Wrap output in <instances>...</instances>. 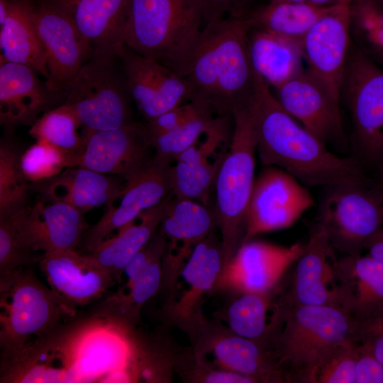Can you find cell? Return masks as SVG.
Segmentation results:
<instances>
[{
	"instance_id": "38",
	"label": "cell",
	"mask_w": 383,
	"mask_h": 383,
	"mask_svg": "<svg viewBox=\"0 0 383 383\" xmlns=\"http://www.w3.org/2000/svg\"><path fill=\"white\" fill-rule=\"evenodd\" d=\"M217 116L211 109H206L178 128L149 138L157 160L174 163L184 151L194 145L204 135Z\"/></svg>"
},
{
	"instance_id": "31",
	"label": "cell",
	"mask_w": 383,
	"mask_h": 383,
	"mask_svg": "<svg viewBox=\"0 0 383 383\" xmlns=\"http://www.w3.org/2000/svg\"><path fill=\"white\" fill-rule=\"evenodd\" d=\"M173 196L172 192L155 206L143 212L140 222L134 221L122 228L111 238L99 244L89 255L120 284L123 271L131 260L157 233L167 205Z\"/></svg>"
},
{
	"instance_id": "27",
	"label": "cell",
	"mask_w": 383,
	"mask_h": 383,
	"mask_svg": "<svg viewBox=\"0 0 383 383\" xmlns=\"http://www.w3.org/2000/svg\"><path fill=\"white\" fill-rule=\"evenodd\" d=\"M121 179L73 167L50 179L31 184V189L45 199L67 204L85 213L98 206L113 204L121 195L126 184Z\"/></svg>"
},
{
	"instance_id": "50",
	"label": "cell",
	"mask_w": 383,
	"mask_h": 383,
	"mask_svg": "<svg viewBox=\"0 0 383 383\" xmlns=\"http://www.w3.org/2000/svg\"><path fill=\"white\" fill-rule=\"evenodd\" d=\"M381 177L383 182V158L382 160V167H381Z\"/></svg>"
},
{
	"instance_id": "20",
	"label": "cell",
	"mask_w": 383,
	"mask_h": 383,
	"mask_svg": "<svg viewBox=\"0 0 383 383\" xmlns=\"http://www.w3.org/2000/svg\"><path fill=\"white\" fill-rule=\"evenodd\" d=\"M84 214L67 204L42 198L16 215L18 238L31 253L76 250L90 227Z\"/></svg>"
},
{
	"instance_id": "1",
	"label": "cell",
	"mask_w": 383,
	"mask_h": 383,
	"mask_svg": "<svg viewBox=\"0 0 383 383\" xmlns=\"http://www.w3.org/2000/svg\"><path fill=\"white\" fill-rule=\"evenodd\" d=\"M255 79L253 124L256 150L263 165L279 167L309 186L367 184L355 159L329 151L284 110L267 84L255 74Z\"/></svg>"
},
{
	"instance_id": "19",
	"label": "cell",
	"mask_w": 383,
	"mask_h": 383,
	"mask_svg": "<svg viewBox=\"0 0 383 383\" xmlns=\"http://www.w3.org/2000/svg\"><path fill=\"white\" fill-rule=\"evenodd\" d=\"M275 91L284 110L324 143L347 146L340 102L306 68Z\"/></svg>"
},
{
	"instance_id": "43",
	"label": "cell",
	"mask_w": 383,
	"mask_h": 383,
	"mask_svg": "<svg viewBox=\"0 0 383 383\" xmlns=\"http://www.w3.org/2000/svg\"><path fill=\"white\" fill-rule=\"evenodd\" d=\"M206 109H211L191 101L169 110L145 123L148 136L172 131Z\"/></svg>"
},
{
	"instance_id": "37",
	"label": "cell",
	"mask_w": 383,
	"mask_h": 383,
	"mask_svg": "<svg viewBox=\"0 0 383 383\" xmlns=\"http://www.w3.org/2000/svg\"><path fill=\"white\" fill-rule=\"evenodd\" d=\"M82 124L74 111L62 104L43 113L30 126L29 134L36 141L50 143L70 154H75L83 144L77 133Z\"/></svg>"
},
{
	"instance_id": "30",
	"label": "cell",
	"mask_w": 383,
	"mask_h": 383,
	"mask_svg": "<svg viewBox=\"0 0 383 383\" xmlns=\"http://www.w3.org/2000/svg\"><path fill=\"white\" fill-rule=\"evenodd\" d=\"M248 49L254 74L274 89L305 68L301 43L265 30L252 28Z\"/></svg>"
},
{
	"instance_id": "5",
	"label": "cell",
	"mask_w": 383,
	"mask_h": 383,
	"mask_svg": "<svg viewBox=\"0 0 383 383\" xmlns=\"http://www.w3.org/2000/svg\"><path fill=\"white\" fill-rule=\"evenodd\" d=\"M252 100L253 98L233 115L231 138L214 183L213 209L221 237L223 266L243 243L245 236L257 152Z\"/></svg>"
},
{
	"instance_id": "8",
	"label": "cell",
	"mask_w": 383,
	"mask_h": 383,
	"mask_svg": "<svg viewBox=\"0 0 383 383\" xmlns=\"http://www.w3.org/2000/svg\"><path fill=\"white\" fill-rule=\"evenodd\" d=\"M367 184L328 187L318 222L335 250L345 255L362 254L383 228V194Z\"/></svg>"
},
{
	"instance_id": "32",
	"label": "cell",
	"mask_w": 383,
	"mask_h": 383,
	"mask_svg": "<svg viewBox=\"0 0 383 383\" xmlns=\"http://www.w3.org/2000/svg\"><path fill=\"white\" fill-rule=\"evenodd\" d=\"M229 305L226 322L229 330L272 349L280 329L286 305L270 293H240Z\"/></svg>"
},
{
	"instance_id": "26",
	"label": "cell",
	"mask_w": 383,
	"mask_h": 383,
	"mask_svg": "<svg viewBox=\"0 0 383 383\" xmlns=\"http://www.w3.org/2000/svg\"><path fill=\"white\" fill-rule=\"evenodd\" d=\"M55 1L72 18L89 49L90 58L117 57L125 45L131 0Z\"/></svg>"
},
{
	"instance_id": "10",
	"label": "cell",
	"mask_w": 383,
	"mask_h": 383,
	"mask_svg": "<svg viewBox=\"0 0 383 383\" xmlns=\"http://www.w3.org/2000/svg\"><path fill=\"white\" fill-rule=\"evenodd\" d=\"M82 136V146L70 155L68 167H85L128 182L153 160L145 124L133 122L113 130H84Z\"/></svg>"
},
{
	"instance_id": "35",
	"label": "cell",
	"mask_w": 383,
	"mask_h": 383,
	"mask_svg": "<svg viewBox=\"0 0 383 383\" xmlns=\"http://www.w3.org/2000/svg\"><path fill=\"white\" fill-rule=\"evenodd\" d=\"M21 153L13 143L2 140L0 145V220L11 218L28 206L31 184L21 167Z\"/></svg>"
},
{
	"instance_id": "12",
	"label": "cell",
	"mask_w": 383,
	"mask_h": 383,
	"mask_svg": "<svg viewBox=\"0 0 383 383\" xmlns=\"http://www.w3.org/2000/svg\"><path fill=\"white\" fill-rule=\"evenodd\" d=\"M304 248L301 243L282 246L245 241L223 267L214 289L238 294L272 292Z\"/></svg>"
},
{
	"instance_id": "52",
	"label": "cell",
	"mask_w": 383,
	"mask_h": 383,
	"mask_svg": "<svg viewBox=\"0 0 383 383\" xmlns=\"http://www.w3.org/2000/svg\"><path fill=\"white\" fill-rule=\"evenodd\" d=\"M9 1H13V0H9Z\"/></svg>"
},
{
	"instance_id": "36",
	"label": "cell",
	"mask_w": 383,
	"mask_h": 383,
	"mask_svg": "<svg viewBox=\"0 0 383 383\" xmlns=\"http://www.w3.org/2000/svg\"><path fill=\"white\" fill-rule=\"evenodd\" d=\"M350 16L353 43L383 66V5L378 0H352Z\"/></svg>"
},
{
	"instance_id": "33",
	"label": "cell",
	"mask_w": 383,
	"mask_h": 383,
	"mask_svg": "<svg viewBox=\"0 0 383 383\" xmlns=\"http://www.w3.org/2000/svg\"><path fill=\"white\" fill-rule=\"evenodd\" d=\"M334 6L268 2L250 10L246 17L252 28L265 30L301 43L311 28Z\"/></svg>"
},
{
	"instance_id": "40",
	"label": "cell",
	"mask_w": 383,
	"mask_h": 383,
	"mask_svg": "<svg viewBox=\"0 0 383 383\" xmlns=\"http://www.w3.org/2000/svg\"><path fill=\"white\" fill-rule=\"evenodd\" d=\"M358 342L352 341L329 351L311 373L309 383H355Z\"/></svg>"
},
{
	"instance_id": "47",
	"label": "cell",
	"mask_w": 383,
	"mask_h": 383,
	"mask_svg": "<svg viewBox=\"0 0 383 383\" xmlns=\"http://www.w3.org/2000/svg\"><path fill=\"white\" fill-rule=\"evenodd\" d=\"M366 250L369 255L383 264V228L371 238Z\"/></svg>"
},
{
	"instance_id": "44",
	"label": "cell",
	"mask_w": 383,
	"mask_h": 383,
	"mask_svg": "<svg viewBox=\"0 0 383 383\" xmlns=\"http://www.w3.org/2000/svg\"><path fill=\"white\" fill-rule=\"evenodd\" d=\"M200 11L204 26L228 16L246 14L249 0H192Z\"/></svg>"
},
{
	"instance_id": "34",
	"label": "cell",
	"mask_w": 383,
	"mask_h": 383,
	"mask_svg": "<svg viewBox=\"0 0 383 383\" xmlns=\"http://www.w3.org/2000/svg\"><path fill=\"white\" fill-rule=\"evenodd\" d=\"M164 252L155 257L134 278L127 280L125 289L104 300L97 315L118 319L133 326L137 324L143 305L161 289Z\"/></svg>"
},
{
	"instance_id": "3",
	"label": "cell",
	"mask_w": 383,
	"mask_h": 383,
	"mask_svg": "<svg viewBox=\"0 0 383 383\" xmlns=\"http://www.w3.org/2000/svg\"><path fill=\"white\" fill-rule=\"evenodd\" d=\"M204 27L192 0H131L124 43L183 77Z\"/></svg>"
},
{
	"instance_id": "14",
	"label": "cell",
	"mask_w": 383,
	"mask_h": 383,
	"mask_svg": "<svg viewBox=\"0 0 383 383\" xmlns=\"http://www.w3.org/2000/svg\"><path fill=\"white\" fill-rule=\"evenodd\" d=\"M335 249L316 223L295 262L290 287L282 298L287 306L330 305L342 307V292Z\"/></svg>"
},
{
	"instance_id": "18",
	"label": "cell",
	"mask_w": 383,
	"mask_h": 383,
	"mask_svg": "<svg viewBox=\"0 0 383 383\" xmlns=\"http://www.w3.org/2000/svg\"><path fill=\"white\" fill-rule=\"evenodd\" d=\"M216 230L194 246L180 272L187 289L177 301H170L165 306L167 319L192 337L197 338L206 324L201 304L215 288L223 265L221 237L216 236Z\"/></svg>"
},
{
	"instance_id": "22",
	"label": "cell",
	"mask_w": 383,
	"mask_h": 383,
	"mask_svg": "<svg viewBox=\"0 0 383 383\" xmlns=\"http://www.w3.org/2000/svg\"><path fill=\"white\" fill-rule=\"evenodd\" d=\"M231 117L216 116L199 140L178 156L172 165L173 194L190 199L209 206V194L227 150L219 152L223 143L230 142ZM228 149V148H227Z\"/></svg>"
},
{
	"instance_id": "2",
	"label": "cell",
	"mask_w": 383,
	"mask_h": 383,
	"mask_svg": "<svg viewBox=\"0 0 383 383\" xmlns=\"http://www.w3.org/2000/svg\"><path fill=\"white\" fill-rule=\"evenodd\" d=\"M250 28L246 14L206 25L183 75L192 89V101L218 116L233 117L255 94L248 49Z\"/></svg>"
},
{
	"instance_id": "48",
	"label": "cell",
	"mask_w": 383,
	"mask_h": 383,
	"mask_svg": "<svg viewBox=\"0 0 383 383\" xmlns=\"http://www.w3.org/2000/svg\"><path fill=\"white\" fill-rule=\"evenodd\" d=\"M352 0H268V2H289L307 4L320 6H330L345 2H350Z\"/></svg>"
},
{
	"instance_id": "9",
	"label": "cell",
	"mask_w": 383,
	"mask_h": 383,
	"mask_svg": "<svg viewBox=\"0 0 383 383\" xmlns=\"http://www.w3.org/2000/svg\"><path fill=\"white\" fill-rule=\"evenodd\" d=\"M358 148L369 160L383 158V67L352 41L340 89Z\"/></svg>"
},
{
	"instance_id": "4",
	"label": "cell",
	"mask_w": 383,
	"mask_h": 383,
	"mask_svg": "<svg viewBox=\"0 0 383 383\" xmlns=\"http://www.w3.org/2000/svg\"><path fill=\"white\" fill-rule=\"evenodd\" d=\"M357 338V323L342 307L286 305L272 349L292 382H308L329 351Z\"/></svg>"
},
{
	"instance_id": "15",
	"label": "cell",
	"mask_w": 383,
	"mask_h": 383,
	"mask_svg": "<svg viewBox=\"0 0 383 383\" xmlns=\"http://www.w3.org/2000/svg\"><path fill=\"white\" fill-rule=\"evenodd\" d=\"M117 57L130 94L147 121L192 100L185 78L158 62L123 45Z\"/></svg>"
},
{
	"instance_id": "29",
	"label": "cell",
	"mask_w": 383,
	"mask_h": 383,
	"mask_svg": "<svg viewBox=\"0 0 383 383\" xmlns=\"http://www.w3.org/2000/svg\"><path fill=\"white\" fill-rule=\"evenodd\" d=\"M0 60L31 67L48 78L47 56L30 0L9 1L8 16L0 25Z\"/></svg>"
},
{
	"instance_id": "24",
	"label": "cell",
	"mask_w": 383,
	"mask_h": 383,
	"mask_svg": "<svg viewBox=\"0 0 383 383\" xmlns=\"http://www.w3.org/2000/svg\"><path fill=\"white\" fill-rule=\"evenodd\" d=\"M197 338L200 349L197 353L211 355L218 368L249 377L256 383L292 382L273 350L265 345L230 330H209L207 323Z\"/></svg>"
},
{
	"instance_id": "21",
	"label": "cell",
	"mask_w": 383,
	"mask_h": 383,
	"mask_svg": "<svg viewBox=\"0 0 383 383\" xmlns=\"http://www.w3.org/2000/svg\"><path fill=\"white\" fill-rule=\"evenodd\" d=\"M38 265L50 289L75 313L77 307L101 298L116 284L89 254L76 250L43 252Z\"/></svg>"
},
{
	"instance_id": "13",
	"label": "cell",
	"mask_w": 383,
	"mask_h": 383,
	"mask_svg": "<svg viewBox=\"0 0 383 383\" xmlns=\"http://www.w3.org/2000/svg\"><path fill=\"white\" fill-rule=\"evenodd\" d=\"M350 2L335 5L301 41L306 70L339 102L352 44Z\"/></svg>"
},
{
	"instance_id": "11",
	"label": "cell",
	"mask_w": 383,
	"mask_h": 383,
	"mask_svg": "<svg viewBox=\"0 0 383 383\" xmlns=\"http://www.w3.org/2000/svg\"><path fill=\"white\" fill-rule=\"evenodd\" d=\"M267 167L254 182L244 242L261 233L290 227L314 204L297 179L279 167Z\"/></svg>"
},
{
	"instance_id": "16",
	"label": "cell",
	"mask_w": 383,
	"mask_h": 383,
	"mask_svg": "<svg viewBox=\"0 0 383 383\" xmlns=\"http://www.w3.org/2000/svg\"><path fill=\"white\" fill-rule=\"evenodd\" d=\"M38 32L47 56L49 87L64 92L90 58L89 49L67 11L55 0L34 5Z\"/></svg>"
},
{
	"instance_id": "49",
	"label": "cell",
	"mask_w": 383,
	"mask_h": 383,
	"mask_svg": "<svg viewBox=\"0 0 383 383\" xmlns=\"http://www.w3.org/2000/svg\"><path fill=\"white\" fill-rule=\"evenodd\" d=\"M9 10V0H0V25L5 21Z\"/></svg>"
},
{
	"instance_id": "28",
	"label": "cell",
	"mask_w": 383,
	"mask_h": 383,
	"mask_svg": "<svg viewBox=\"0 0 383 383\" xmlns=\"http://www.w3.org/2000/svg\"><path fill=\"white\" fill-rule=\"evenodd\" d=\"M342 308L362 324L383 313V264L372 257L345 255L338 261Z\"/></svg>"
},
{
	"instance_id": "45",
	"label": "cell",
	"mask_w": 383,
	"mask_h": 383,
	"mask_svg": "<svg viewBox=\"0 0 383 383\" xmlns=\"http://www.w3.org/2000/svg\"><path fill=\"white\" fill-rule=\"evenodd\" d=\"M355 383H383V365L364 344L358 343Z\"/></svg>"
},
{
	"instance_id": "51",
	"label": "cell",
	"mask_w": 383,
	"mask_h": 383,
	"mask_svg": "<svg viewBox=\"0 0 383 383\" xmlns=\"http://www.w3.org/2000/svg\"><path fill=\"white\" fill-rule=\"evenodd\" d=\"M383 5V0H378Z\"/></svg>"
},
{
	"instance_id": "23",
	"label": "cell",
	"mask_w": 383,
	"mask_h": 383,
	"mask_svg": "<svg viewBox=\"0 0 383 383\" xmlns=\"http://www.w3.org/2000/svg\"><path fill=\"white\" fill-rule=\"evenodd\" d=\"M35 70L0 60V123L9 130L31 126L43 113L64 103Z\"/></svg>"
},
{
	"instance_id": "42",
	"label": "cell",
	"mask_w": 383,
	"mask_h": 383,
	"mask_svg": "<svg viewBox=\"0 0 383 383\" xmlns=\"http://www.w3.org/2000/svg\"><path fill=\"white\" fill-rule=\"evenodd\" d=\"M174 365L180 369L184 379L191 382L202 383H256L247 376L223 370L212 368L206 365L201 356L195 353L192 358L177 360Z\"/></svg>"
},
{
	"instance_id": "39",
	"label": "cell",
	"mask_w": 383,
	"mask_h": 383,
	"mask_svg": "<svg viewBox=\"0 0 383 383\" xmlns=\"http://www.w3.org/2000/svg\"><path fill=\"white\" fill-rule=\"evenodd\" d=\"M70 154L43 141L36 143L21 153L22 171L29 182L50 179L68 167Z\"/></svg>"
},
{
	"instance_id": "46",
	"label": "cell",
	"mask_w": 383,
	"mask_h": 383,
	"mask_svg": "<svg viewBox=\"0 0 383 383\" xmlns=\"http://www.w3.org/2000/svg\"><path fill=\"white\" fill-rule=\"evenodd\" d=\"M358 342L366 345L383 365V313L372 321L358 324Z\"/></svg>"
},
{
	"instance_id": "41",
	"label": "cell",
	"mask_w": 383,
	"mask_h": 383,
	"mask_svg": "<svg viewBox=\"0 0 383 383\" xmlns=\"http://www.w3.org/2000/svg\"><path fill=\"white\" fill-rule=\"evenodd\" d=\"M22 245L18 235L16 216L0 220V276L38 262Z\"/></svg>"
},
{
	"instance_id": "17",
	"label": "cell",
	"mask_w": 383,
	"mask_h": 383,
	"mask_svg": "<svg viewBox=\"0 0 383 383\" xmlns=\"http://www.w3.org/2000/svg\"><path fill=\"white\" fill-rule=\"evenodd\" d=\"M172 165L153 157L148 166L126 182L119 204L106 206L101 218L85 232L84 247L89 253L113 231L133 223L173 191Z\"/></svg>"
},
{
	"instance_id": "6",
	"label": "cell",
	"mask_w": 383,
	"mask_h": 383,
	"mask_svg": "<svg viewBox=\"0 0 383 383\" xmlns=\"http://www.w3.org/2000/svg\"><path fill=\"white\" fill-rule=\"evenodd\" d=\"M0 306L2 362L19 355L31 337L42 339L75 315L41 283L30 267L0 276Z\"/></svg>"
},
{
	"instance_id": "7",
	"label": "cell",
	"mask_w": 383,
	"mask_h": 383,
	"mask_svg": "<svg viewBox=\"0 0 383 383\" xmlns=\"http://www.w3.org/2000/svg\"><path fill=\"white\" fill-rule=\"evenodd\" d=\"M64 103L85 131L116 129L133 121V101L118 57H94L64 91Z\"/></svg>"
},
{
	"instance_id": "25",
	"label": "cell",
	"mask_w": 383,
	"mask_h": 383,
	"mask_svg": "<svg viewBox=\"0 0 383 383\" xmlns=\"http://www.w3.org/2000/svg\"><path fill=\"white\" fill-rule=\"evenodd\" d=\"M216 229L214 209L173 194L157 231L167 241L163 255L165 269L179 274L194 246Z\"/></svg>"
}]
</instances>
